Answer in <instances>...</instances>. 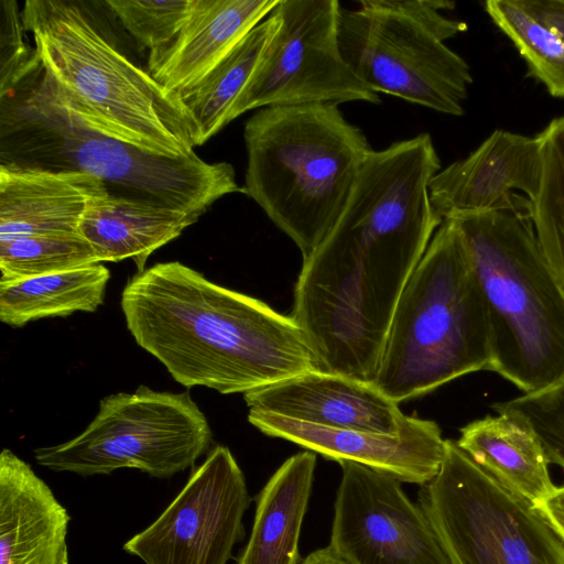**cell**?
<instances>
[{
	"label": "cell",
	"mask_w": 564,
	"mask_h": 564,
	"mask_svg": "<svg viewBox=\"0 0 564 564\" xmlns=\"http://www.w3.org/2000/svg\"><path fill=\"white\" fill-rule=\"evenodd\" d=\"M301 564H346L336 557L328 547L311 552Z\"/></svg>",
	"instance_id": "33"
},
{
	"label": "cell",
	"mask_w": 564,
	"mask_h": 564,
	"mask_svg": "<svg viewBox=\"0 0 564 564\" xmlns=\"http://www.w3.org/2000/svg\"><path fill=\"white\" fill-rule=\"evenodd\" d=\"M200 216L106 195L88 207L80 235L93 247L99 263L132 259L138 272H142L156 249L177 238Z\"/></svg>",
	"instance_id": "22"
},
{
	"label": "cell",
	"mask_w": 564,
	"mask_h": 564,
	"mask_svg": "<svg viewBox=\"0 0 564 564\" xmlns=\"http://www.w3.org/2000/svg\"><path fill=\"white\" fill-rule=\"evenodd\" d=\"M441 0H362L340 7L338 42L352 73L376 93L463 116L470 67L445 42L467 30Z\"/></svg>",
	"instance_id": "8"
},
{
	"label": "cell",
	"mask_w": 564,
	"mask_h": 564,
	"mask_svg": "<svg viewBox=\"0 0 564 564\" xmlns=\"http://www.w3.org/2000/svg\"><path fill=\"white\" fill-rule=\"evenodd\" d=\"M535 508L564 541V485Z\"/></svg>",
	"instance_id": "32"
},
{
	"label": "cell",
	"mask_w": 564,
	"mask_h": 564,
	"mask_svg": "<svg viewBox=\"0 0 564 564\" xmlns=\"http://www.w3.org/2000/svg\"><path fill=\"white\" fill-rule=\"evenodd\" d=\"M280 0H192L174 40L151 52L148 70L180 96L198 85L230 51L269 17Z\"/></svg>",
	"instance_id": "17"
},
{
	"label": "cell",
	"mask_w": 564,
	"mask_h": 564,
	"mask_svg": "<svg viewBox=\"0 0 564 564\" xmlns=\"http://www.w3.org/2000/svg\"><path fill=\"white\" fill-rule=\"evenodd\" d=\"M316 454L289 457L256 497L248 542L236 564H300L299 542L311 497Z\"/></svg>",
	"instance_id": "20"
},
{
	"label": "cell",
	"mask_w": 564,
	"mask_h": 564,
	"mask_svg": "<svg viewBox=\"0 0 564 564\" xmlns=\"http://www.w3.org/2000/svg\"><path fill=\"white\" fill-rule=\"evenodd\" d=\"M213 433L188 392H134L104 398L99 411L76 437L39 447L34 459L53 471L89 477L122 468L166 479L195 465L210 447Z\"/></svg>",
	"instance_id": "10"
},
{
	"label": "cell",
	"mask_w": 564,
	"mask_h": 564,
	"mask_svg": "<svg viewBox=\"0 0 564 564\" xmlns=\"http://www.w3.org/2000/svg\"><path fill=\"white\" fill-rule=\"evenodd\" d=\"M243 194L308 258L341 215L368 154L337 104L261 108L243 128Z\"/></svg>",
	"instance_id": "5"
},
{
	"label": "cell",
	"mask_w": 564,
	"mask_h": 564,
	"mask_svg": "<svg viewBox=\"0 0 564 564\" xmlns=\"http://www.w3.org/2000/svg\"><path fill=\"white\" fill-rule=\"evenodd\" d=\"M249 410L333 429L398 434L406 415L373 383L312 371L243 394Z\"/></svg>",
	"instance_id": "16"
},
{
	"label": "cell",
	"mask_w": 564,
	"mask_h": 564,
	"mask_svg": "<svg viewBox=\"0 0 564 564\" xmlns=\"http://www.w3.org/2000/svg\"><path fill=\"white\" fill-rule=\"evenodd\" d=\"M250 503L239 464L228 447L217 445L162 513L122 549L144 564H227L245 538Z\"/></svg>",
	"instance_id": "12"
},
{
	"label": "cell",
	"mask_w": 564,
	"mask_h": 564,
	"mask_svg": "<svg viewBox=\"0 0 564 564\" xmlns=\"http://www.w3.org/2000/svg\"><path fill=\"white\" fill-rule=\"evenodd\" d=\"M340 7L337 0L279 1L273 10L278 30L232 106L228 122L256 108L381 101L341 55Z\"/></svg>",
	"instance_id": "11"
},
{
	"label": "cell",
	"mask_w": 564,
	"mask_h": 564,
	"mask_svg": "<svg viewBox=\"0 0 564 564\" xmlns=\"http://www.w3.org/2000/svg\"><path fill=\"white\" fill-rule=\"evenodd\" d=\"M517 2L564 40V0H517Z\"/></svg>",
	"instance_id": "31"
},
{
	"label": "cell",
	"mask_w": 564,
	"mask_h": 564,
	"mask_svg": "<svg viewBox=\"0 0 564 564\" xmlns=\"http://www.w3.org/2000/svg\"><path fill=\"white\" fill-rule=\"evenodd\" d=\"M106 195L102 183L84 173L0 165V241L82 236L88 207Z\"/></svg>",
	"instance_id": "19"
},
{
	"label": "cell",
	"mask_w": 564,
	"mask_h": 564,
	"mask_svg": "<svg viewBox=\"0 0 564 564\" xmlns=\"http://www.w3.org/2000/svg\"><path fill=\"white\" fill-rule=\"evenodd\" d=\"M492 408L529 425L541 441L550 464L564 471V381L538 393L494 403Z\"/></svg>",
	"instance_id": "29"
},
{
	"label": "cell",
	"mask_w": 564,
	"mask_h": 564,
	"mask_svg": "<svg viewBox=\"0 0 564 564\" xmlns=\"http://www.w3.org/2000/svg\"><path fill=\"white\" fill-rule=\"evenodd\" d=\"M107 9L142 48L158 51L182 29L192 0H106Z\"/></svg>",
	"instance_id": "28"
},
{
	"label": "cell",
	"mask_w": 564,
	"mask_h": 564,
	"mask_svg": "<svg viewBox=\"0 0 564 564\" xmlns=\"http://www.w3.org/2000/svg\"><path fill=\"white\" fill-rule=\"evenodd\" d=\"M109 279V270L95 263L0 282V319L9 326L21 327L40 318L95 312L104 303Z\"/></svg>",
	"instance_id": "23"
},
{
	"label": "cell",
	"mask_w": 564,
	"mask_h": 564,
	"mask_svg": "<svg viewBox=\"0 0 564 564\" xmlns=\"http://www.w3.org/2000/svg\"><path fill=\"white\" fill-rule=\"evenodd\" d=\"M536 137L543 173L530 218L542 253L564 289V117L552 119Z\"/></svg>",
	"instance_id": "25"
},
{
	"label": "cell",
	"mask_w": 564,
	"mask_h": 564,
	"mask_svg": "<svg viewBox=\"0 0 564 564\" xmlns=\"http://www.w3.org/2000/svg\"><path fill=\"white\" fill-rule=\"evenodd\" d=\"M248 421L261 433L292 442L326 459L355 462L401 482L425 485L443 462L445 440L436 422L406 415L398 434L333 429L249 410Z\"/></svg>",
	"instance_id": "15"
},
{
	"label": "cell",
	"mask_w": 564,
	"mask_h": 564,
	"mask_svg": "<svg viewBox=\"0 0 564 564\" xmlns=\"http://www.w3.org/2000/svg\"><path fill=\"white\" fill-rule=\"evenodd\" d=\"M484 7L524 59L528 75L543 84L551 96L564 99V40L517 0H487Z\"/></svg>",
	"instance_id": "26"
},
{
	"label": "cell",
	"mask_w": 564,
	"mask_h": 564,
	"mask_svg": "<svg viewBox=\"0 0 564 564\" xmlns=\"http://www.w3.org/2000/svg\"><path fill=\"white\" fill-rule=\"evenodd\" d=\"M278 26L279 19L272 11L198 85L181 95L199 129V145L229 123L230 110Z\"/></svg>",
	"instance_id": "24"
},
{
	"label": "cell",
	"mask_w": 564,
	"mask_h": 564,
	"mask_svg": "<svg viewBox=\"0 0 564 564\" xmlns=\"http://www.w3.org/2000/svg\"><path fill=\"white\" fill-rule=\"evenodd\" d=\"M448 217L464 236L487 308V370L523 394L564 381V289L542 253L531 218L508 210Z\"/></svg>",
	"instance_id": "6"
},
{
	"label": "cell",
	"mask_w": 564,
	"mask_h": 564,
	"mask_svg": "<svg viewBox=\"0 0 564 564\" xmlns=\"http://www.w3.org/2000/svg\"><path fill=\"white\" fill-rule=\"evenodd\" d=\"M440 170L420 138L372 150L335 226L303 259L291 316L321 371L373 383L401 294L444 220L429 191Z\"/></svg>",
	"instance_id": "1"
},
{
	"label": "cell",
	"mask_w": 564,
	"mask_h": 564,
	"mask_svg": "<svg viewBox=\"0 0 564 564\" xmlns=\"http://www.w3.org/2000/svg\"><path fill=\"white\" fill-rule=\"evenodd\" d=\"M24 32L17 1L0 0V87L8 85L35 53Z\"/></svg>",
	"instance_id": "30"
},
{
	"label": "cell",
	"mask_w": 564,
	"mask_h": 564,
	"mask_svg": "<svg viewBox=\"0 0 564 564\" xmlns=\"http://www.w3.org/2000/svg\"><path fill=\"white\" fill-rule=\"evenodd\" d=\"M95 1L26 0L25 32L46 72L104 127L166 158L196 154L199 129L178 94L120 48Z\"/></svg>",
	"instance_id": "4"
},
{
	"label": "cell",
	"mask_w": 564,
	"mask_h": 564,
	"mask_svg": "<svg viewBox=\"0 0 564 564\" xmlns=\"http://www.w3.org/2000/svg\"><path fill=\"white\" fill-rule=\"evenodd\" d=\"M99 263L82 236H32L0 241V282L56 273Z\"/></svg>",
	"instance_id": "27"
},
{
	"label": "cell",
	"mask_w": 564,
	"mask_h": 564,
	"mask_svg": "<svg viewBox=\"0 0 564 564\" xmlns=\"http://www.w3.org/2000/svg\"><path fill=\"white\" fill-rule=\"evenodd\" d=\"M70 516L31 465L0 454V564H68Z\"/></svg>",
	"instance_id": "18"
},
{
	"label": "cell",
	"mask_w": 564,
	"mask_h": 564,
	"mask_svg": "<svg viewBox=\"0 0 564 564\" xmlns=\"http://www.w3.org/2000/svg\"><path fill=\"white\" fill-rule=\"evenodd\" d=\"M0 165L79 172L110 197L200 215L243 192L227 162L166 158L112 133L46 72L36 51L0 88Z\"/></svg>",
	"instance_id": "3"
},
{
	"label": "cell",
	"mask_w": 564,
	"mask_h": 564,
	"mask_svg": "<svg viewBox=\"0 0 564 564\" xmlns=\"http://www.w3.org/2000/svg\"><path fill=\"white\" fill-rule=\"evenodd\" d=\"M120 305L135 343L187 388L245 394L321 371L291 315L178 261L138 272Z\"/></svg>",
	"instance_id": "2"
},
{
	"label": "cell",
	"mask_w": 564,
	"mask_h": 564,
	"mask_svg": "<svg viewBox=\"0 0 564 564\" xmlns=\"http://www.w3.org/2000/svg\"><path fill=\"white\" fill-rule=\"evenodd\" d=\"M419 505L449 564H564V541L538 509L445 440Z\"/></svg>",
	"instance_id": "9"
},
{
	"label": "cell",
	"mask_w": 564,
	"mask_h": 564,
	"mask_svg": "<svg viewBox=\"0 0 564 564\" xmlns=\"http://www.w3.org/2000/svg\"><path fill=\"white\" fill-rule=\"evenodd\" d=\"M456 443L502 486L534 507L557 487L534 431L508 414L497 412L468 423Z\"/></svg>",
	"instance_id": "21"
},
{
	"label": "cell",
	"mask_w": 564,
	"mask_h": 564,
	"mask_svg": "<svg viewBox=\"0 0 564 564\" xmlns=\"http://www.w3.org/2000/svg\"><path fill=\"white\" fill-rule=\"evenodd\" d=\"M329 545L346 564H449L426 514L401 481L340 462Z\"/></svg>",
	"instance_id": "13"
},
{
	"label": "cell",
	"mask_w": 564,
	"mask_h": 564,
	"mask_svg": "<svg viewBox=\"0 0 564 564\" xmlns=\"http://www.w3.org/2000/svg\"><path fill=\"white\" fill-rule=\"evenodd\" d=\"M543 173L541 142L495 130L468 156L430 182L432 205L444 219L456 213L508 210L531 217Z\"/></svg>",
	"instance_id": "14"
},
{
	"label": "cell",
	"mask_w": 564,
	"mask_h": 564,
	"mask_svg": "<svg viewBox=\"0 0 564 564\" xmlns=\"http://www.w3.org/2000/svg\"><path fill=\"white\" fill-rule=\"evenodd\" d=\"M490 330L464 236L444 218L395 307L373 384L402 403L487 370Z\"/></svg>",
	"instance_id": "7"
}]
</instances>
